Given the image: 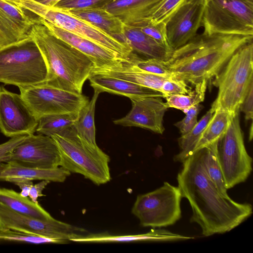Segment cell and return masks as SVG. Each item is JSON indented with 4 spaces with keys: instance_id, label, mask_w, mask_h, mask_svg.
<instances>
[{
    "instance_id": "obj_24",
    "label": "cell",
    "mask_w": 253,
    "mask_h": 253,
    "mask_svg": "<svg viewBox=\"0 0 253 253\" xmlns=\"http://www.w3.org/2000/svg\"><path fill=\"white\" fill-rule=\"evenodd\" d=\"M66 11L119 40L123 35L124 24L105 8L75 9Z\"/></svg>"
},
{
    "instance_id": "obj_14",
    "label": "cell",
    "mask_w": 253,
    "mask_h": 253,
    "mask_svg": "<svg viewBox=\"0 0 253 253\" xmlns=\"http://www.w3.org/2000/svg\"><path fill=\"white\" fill-rule=\"evenodd\" d=\"M39 123L20 94L0 87V130L6 136L34 134Z\"/></svg>"
},
{
    "instance_id": "obj_40",
    "label": "cell",
    "mask_w": 253,
    "mask_h": 253,
    "mask_svg": "<svg viewBox=\"0 0 253 253\" xmlns=\"http://www.w3.org/2000/svg\"><path fill=\"white\" fill-rule=\"evenodd\" d=\"M239 111L244 113L246 121L253 120V84L250 86L247 94L240 106Z\"/></svg>"
},
{
    "instance_id": "obj_32",
    "label": "cell",
    "mask_w": 253,
    "mask_h": 253,
    "mask_svg": "<svg viewBox=\"0 0 253 253\" xmlns=\"http://www.w3.org/2000/svg\"><path fill=\"white\" fill-rule=\"evenodd\" d=\"M0 240L11 241L32 244H67L69 242L26 233L21 231L0 227Z\"/></svg>"
},
{
    "instance_id": "obj_31",
    "label": "cell",
    "mask_w": 253,
    "mask_h": 253,
    "mask_svg": "<svg viewBox=\"0 0 253 253\" xmlns=\"http://www.w3.org/2000/svg\"><path fill=\"white\" fill-rule=\"evenodd\" d=\"M217 142L204 148V163L209 178L218 191L223 196H229L224 183L222 173L219 166L216 149Z\"/></svg>"
},
{
    "instance_id": "obj_33",
    "label": "cell",
    "mask_w": 253,
    "mask_h": 253,
    "mask_svg": "<svg viewBox=\"0 0 253 253\" xmlns=\"http://www.w3.org/2000/svg\"><path fill=\"white\" fill-rule=\"evenodd\" d=\"M129 58L132 63L143 71L167 79L173 77L172 73L165 66L163 61L154 58L143 59L137 56L133 52Z\"/></svg>"
},
{
    "instance_id": "obj_44",
    "label": "cell",
    "mask_w": 253,
    "mask_h": 253,
    "mask_svg": "<svg viewBox=\"0 0 253 253\" xmlns=\"http://www.w3.org/2000/svg\"><path fill=\"white\" fill-rule=\"evenodd\" d=\"M204 2L205 3V4L208 2H209V1L211 0H203Z\"/></svg>"
},
{
    "instance_id": "obj_3",
    "label": "cell",
    "mask_w": 253,
    "mask_h": 253,
    "mask_svg": "<svg viewBox=\"0 0 253 253\" xmlns=\"http://www.w3.org/2000/svg\"><path fill=\"white\" fill-rule=\"evenodd\" d=\"M30 35L47 64L48 74L44 83L55 87L82 93L83 86L94 68L85 54L55 36L43 24L37 22Z\"/></svg>"
},
{
    "instance_id": "obj_9",
    "label": "cell",
    "mask_w": 253,
    "mask_h": 253,
    "mask_svg": "<svg viewBox=\"0 0 253 253\" xmlns=\"http://www.w3.org/2000/svg\"><path fill=\"white\" fill-rule=\"evenodd\" d=\"M216 154L227 189L246 180L252 171L253 160L245 146L239 112L217 142Z\"/></svg>"
},
{
    "instance_id": "obj_22",
    "label": "cell",
    "mask_w": 253,
    "mask_h": 253,
    "mask_svg": "<svg viewBox=\"0 0 253 253\" xmlns=\"http://www.w3.org/2000/svg\"><path fill=\"white\" fill-rule=\"evenodd\" d=\"M194 237L182 235L165 229H152L141 234L110 235L105 234H86L72 239L71 241L81 243H111L141 241H171L194 239Z\"/></svg>"
},
{
    "instance_id": "obj_15",
    "label": "cell",
    "mask_w": 253,
    "mask_h": 253,
    "mask_svg": "<svg viewBox=\"0 0 253 253\" xmlns=\"http://www.w3.org/2000/svg\"><path fill=\"white\" fill-rule=\"evenodd\" d=\"M205 6L203 0H186L167 20L166 33L172 49L181 47L197 35Z\"/></svg>"
},
{
    "instance_id": "obj_19",
    "label": "cell",
    "mask_w": 253,
    "mask_h": 253,
    "mask_svg": "<svg viewBox=\"0 0 253 253\" xmlns=\"http://www.w3.org/2000/svg\"><path fill=\"white\" fill-rule=\"evenodd\" d=\"M164 0H114L105 9L125 25L141 28L151 17Z\"/></svg>"
},
{
    "instance_id": "obj_25",
    "label": "cell",
    "mask_w": 253,
    "mask_h": 253,
    "mask_svg": "<svg viewBox=\"0 0 253 253\" xmlns=\"http://www.w3.org/2000/svg\"><path fill=\"white\" fill-rule=\"evenodd\" d=\"M0 203L12 211L42 220H49L52 217L38 203L12 189L0 188Z\"/></svg>"
},
{
    "instance_id": "obj_7",
    "label": "cell",
    "mask_w": 253,
    "mask_h": 253,
    "mask_svg": "<svg viewBox=\"0 0 253 253\" xmlns=\"http://www.w3.org/2000/svg\"><path fill=\"white\" fill-rule=\"evenodd\" d=\"M202 26L208 35L253 36V0H211L205 6Z\"/></svg>"
},
{
    "instance_id": "obj_1",
    "label": "cell",
    "mask_w": 253,
    "mask_h": 253,
    "mask_svg": "<svg viewBox=\"0 0 253 253\" xmlns=\"http://www.w3.org/2000/svg\"><path fill=\"white\" fill-rule=\"evenodd\" d=\"M182 164L177 176L178 187L191 206V222L200 226L203 236L228 232L251 215L250 204L237 202L216 189L206 170L204 148L193 153Z\"/></svg>"
},
{
    "instance_id": "obj_17",
    "label": "cell",
    "mask_w": 253,
    "mask_h": 253,
    "mask_svg": "<svg viewBox=\"0 0 253 253\" xmlns=\"http://www.w3.org/2000/svg\"><path fill=\"white\" fill-rule=\"evenodd\" d=\"M36 22L26 10L0 0V48L28 37Z\"/></svg>"
},
{
    "instance_id": "obj_13",
    "label": "cell",
    "mask_w": 253,
    "mask_h": 253,
    "mask_svg": "<svg viewBox=\"0 0 253 253\" xmlns=\"http://www.w3.org/2000/svg\"><path fill=\"white\" fill-rule=\"evenodd\" d=\"M3 163L22 167L50 169L60 166L58 148L52 137L43 134L27 135Z\"/></svg>"
},
{
    "instance_id": "obj_34",
    "label": "cell",
    "mask_w": 253,
    "mask_h": 253,
    "mask_svg": "<svg viewBox=\"0 0 253 253\" xmlns=\"http://www.w3.org/2000/svg\"><path fill=\"white\" fill-rule=\"evenodd\" d=\"M114 0H61L54 7L63 11L83 8H105Z\"/></svg>"
},
{
    "instance_id": "obj_38",
    "label": "cell",
    "mask_w": 253,
    "mask_h": 253,
    "mask_svg": "<svg viewBox=\"0 0 253 253\" xmlns=\"http://www.w3.org/2000/svg\"><path fill=\"white\" fill-rule=\"evenodd\" d=\"M139 29L145 34L171 49L168 42L165 23H153L150 21Z\"/></svg>"
},
{
    "instance_id": "obj_29",
    "label": "cell",
    "mask_w": 253,
    "mask_h": 253,
    "mask_svg": "<svg viewBox=\"0 0 253 253\" xmlns=\"http://www.w3.org/2000/svg\"><path fill=\"white\" fill-rule=\"evenodd\" d=\"M100 92L94 90L91 99L80 111L77 120L73 127L78 134L84 139L92 144L95 141L94 113L95 104Z\"/></svg>"
},
{
    "instance_id": "obj_43",
    "label": "cell",
    "mask_w": 253,
    "mask_h": 253,
    "mask_svg": "<svg viewBox=\"0 0 253 253\" xmlns=\"http://www.w3.org/2000/svg\"><path fill=\"white\" fill-rule=\"evenodd\" d=\"M37 2L47 7H54L61 0H34Z\"/></svg>"
},
{
    "instance_id": "obj_8",
    "label": "cell",
    "mask_w": 253,
    "mask_h": 253,
    "mask_svg": "<svg viewBox=\"0 0 253 253\" xmlns=\"http://www.w3.org/2000/svg\"><path fill=\"white\" fill-rule=\"evenodd\" d=\"M182 198L178 186L164 182L160 188L138 195L131 212L143 227L155 228L172 225L181 217Z\"/></svg>"
},
{
    "instance_id": "obj_36",
    "label": "cell",
    "mask_w": 253,
    "mask_h": 253,
    "mask_svg": "<svg viewBox=\"0 0 253 253\" xmlns=\"http://www.w3.org/2000/svg\"><path fill=\"white\" fill-rule=\"evenodd\" d=\"M191 90L184 81L172 77L163 83L161 92L164 98L171 95L186 94Z\"/></svg>"
},
{
    "instance_id": "obj_41",
    "label": "cell",
    "mask_w": 253,
    "mask_h": 253,
    "mask_svg": "<svg viewBox=\"0 0 253 253\" xmlns=\"http://www.w3.org/2000/svg\"><path fill=\"white\" fill-rule=\"evenodd\" d=\"M8 182H12L18 186L21 190L20 194L25 197L29 196L31 188L34 185L32 180L26 178H12Z\"/></svg>"
},
{
    "instance_id": "obj_10",
    "label": "cell",
    "mask_w": 253,
    "mask_h": 253,
    "mask_svg": "<svg viewBox=\"0 0 253 253\" xmlns=\"http://www.w3.org/2000/svg\"><path fill=\"white\" fill-rule=\"evenodd\" d=\"M33 13L63 30L95 42L123 59H128L132 52L126 43L66 11L38 2Z\"/></svg>"
},
{
    "instance_id": "obj_27",
    "label": "cell",
    "mask_w": 253,
    "mask_h": 253,
    "mask_svg": "<svg viewBox=\"0 0 253 253\" xmlns=\"http://www.w3.org/2000/svg\"><path fill=\"white\" fill-rule=\"evenodd\" d=\"M214 111V107L211 105V109L198 122L195 126L190 131L181 135L179 138L178 144L180 151L174 157V161L182 163L194 153L201 135Z\"/></svg>"
},
{
    "instance_id": "obj_23",
    "label": "cell",
    "mask_w": 253,
    "mask_h": 253,
    "mask_svg": "<svg viewBox=\"0 0 253 253\" xmlns=\"http://www.w3.org/2000/svg\"><path fill=\"white\" fill-rule=\"evenodd\" d=\"M70 174L69 171L61 167L50 169H38L9 163H0V181L8 182L11 179L20 178L63 182Z\"/></svg>"
},
{
    "instance_id": "obj_30",
    "label": "cell",
    "mask_w": 253,
    "mask_h": 253,
    "mask_svg": "<svg viewBox=\"0 0 253 253\" xmlns=\"http://www.w3.org/2000/svg\"><path fill=\"white\" fill-rule=\"evenodd\" d=\"M208 81L204 80L194 85V89L186 94L171 95L165 98L168 108L183 112L190 107L202 102L205 97Z\"/></svg>"
},
{
    "instance_id": "obj_39",
    "label": "cell",
    "mask_w": 253,
    "mask_h": 253,
    "mask_svg": "<svg viewBox=\"0 0 253 253\" xmlns=\"http://www.w3.org/2000/svg\"><path fill=\"white\" fill-rule=\"evenodd\" d=\"M27 135L11 137L7 141L0 144V163H3L5 158L10 155L13 150L25 138Z\"/></svg>"
},
{
    "instance_id": "obj_28",
    "label": "cell",
    "mask_w": 253,
    "mask_h": 253,
    "mask_svg": "<svg viewBox=\"0 0 253 253\" xmlns=\"http://www.w3.org/2000/svg\"><path fill=\"white\" fill-rule=\"evenodd\" d=\"M79 113L55 114L42 116L39 119L36 131L38 134L49 137L60 134L74 126L78 118Z\"/></svg>"
},
{
    "instance_id": "obj_42",
    "label": "cell",
    "mask_w": 253,
    "mask_h": 253,
    "mask_svg": "<svg viewBox=\"0 0 253 253\" xmlns=\"http://www.w3.org/2000/svg\"><path fill=\"white\" fill-rule=\"evenodd\" d=\"M50 182V181L48 180H42L40 182L33 185L29 195L30 199L34 203H38V198L44 196L42 192Z\"/></svg>"
},
{
    "instance_id": "obj_18",
    "label": "cell",
    "mask_w": 253,
    "mask_h": 253,
    "mask_svg": "<svg viewBox=\"0 0 253 253\" xmlns=\"http://www.w3.org/2000/svg\"><path fill=\"white\" fill-rule=\"evenodd\" d=\"M37 19L55 36L86 55L93 63L95 68L111 67L124 60L87 39L63 30L40 17L38 16Z\"/></svg>"
},
{
    "instance_id": "obj_2",
    "label": "cell",
    "mask_w": 253,
    "mask_h": 253,
    "mask_svg": "<svg viewBox=\"0 0 253 253\" xmlns=\"http://www.w3.org/2000/svg\"><path fill=\"white\" fill-rule=\"evenodd\" d=\"M253 42V36L203 33L174 50L164 61L176 79L195 85L213 79L234 53Z\"/></svg>"
},
{
    "instance_id": "obj_5",
    "label": "cell",
    "mask_w": 253,
    "mask_h": 253,
    "mask_svg": "<svg viewBox=\"0 0 253 253\" xmlns=\"http://www.w3.org/2000/svg\"><path fill=\"white\" fill-rule=\"evenodd\" d=\"M48 70L38 45L30 35L0 48V82L19 87L45 83Z\"/></svg>"
},
{
    "instance_id": "obj_20",
    "label": "cell",
    "mask_w": 253,
    "mask_h": 253,
    "mask_svg": "<svg viewBox=\"0 0 253 253\" xmlns=\"http://www.w3.org/2000/svg\"><path fill=\"white\" fill-rule=\"evenodd\" d=\"M88 79L94 90L121 95L130 99L163 97L162 93L133 82L114 77L91 74Z\"/></svg>"
},
{
    "instance_id": "obj_11",
    "label": "cell",
    "mask_w": 253,
    "mask_h": 253,
    "mask_svg": "<svg viewBox=\"0 0 253 253\" xmlns=\"http://www.w3.org/2000/svg\"><path fill=\"white\" fill-rule=\"evenodd\" d=\"M20 94L38 119L55 114L78 113L89 101L82 93L42 83L19 87Z\"/></svg>"
},
{
    "instance_id": "obj_16",
    "label": "cell",
    "mask_w": 253,
    "mask_h": 253,
    "mask_svg": "<svg viewBox=\"0 0 253 253\" xmlns=\"http://www.w3.org/2000/svg\"><path fill=\"white\" fill-rule=\"evenodd\" d=\"M132 108L122 118L113 121L115 125L137 126L163 134V118L168 107L160 97L130 99Z\"/></svg>"
},
{
    "instance_id": "obj_35",
    "label": "cell",
    "mask_w": 253,
    "mask_h": 253,
    "mask_svg": "<svg viewBox=\"0 0 253 253\" xmlns=\"http://www.w3.org/2000/svg\"><path fill=\"white\" fill-rule=\"evenodd\" d=\"M185 0H164L153 14L151 22L153 23H165L172 14Z\"/></svg>"
},
{
    "instance_id": "obj_6",
    "label": "cell",
    "mask_w": 253,
    "mask_h": 253,
    "mask_svg": "<svg viewBox=\"0 0 253 253\" xmlns=\"http://www.w3.org/2000/svg\"><path fill=\"white\" fill-rule=\"evenodd\" d=\"M213 79L218 90L211 105L234 116L253 84V42L239 48Z\"/></svg>"
},
{
    "instance_id": "obj_21",
    "label": "cell",
    "mask_w": 253,
    "mask_h": 253,
    "mask_svg": "<svg viewBox=\"0 0 253 253\" xmlns=\"http://www.w3.org/2000/svg\"><path fill=\"white\" fill-rule=\"evenodd\" d=\"M120 40L126 43L132 51L141 54L147 58L166 61L174 51L145 34L139 28L125 24Z\"/></svg>"
},
{
    "instance_id": "obj_37",
    "label": "cell",
    "mask_w": 253,
    "mask_h": 253,
    "mask_svg": "<svg viewBox=\"0 0 253 253\" xmlns=\"http://www.w3.org/2000/svg\"><path fill=\"white\" fill-rule=\"evenodd\" d=\"M203 106L200 104L192 106L183 112L185 117L174 124L179 129L181 135L190 131L198 123L197 116Z\"/></svg>"
},
{
    "instance_id": "obj_26",
    "label": "cell",
    "mask_w": 253,
    "mask_h": 253,
    "mask_svg": "<svg viewBox=\"0 0 253 253\" xmlns=\"http://www.w3.org/2000/svg\"><path fill=\"white\" fill-rule=\"evenodd\" d=\"M233 117L220 108H216L201 135L194 153L218 142L226 132Z\"/></svg>"
},
{
    "instance_id": "obj_12",
    "label": "cell",
    "mask_w": 253,
    "mask_h": 253,
    "mask_svg": "<svg viewBox=\"0 0 253 253\" xmlns=\"http://www.w3.org/2000/svg\"><path fill=\"white\" fill-rule=\"evenodd\" d=\"M0 227L68 242L87 234L85 229L54 218L44 220L22 214L12 211L1 203Z\"/></svg>"
},
{
    "instance_id": "obj_4",
    "label": "cell",
    "mask_w": 253,
    "mask_h": 253,
    "mask_svg": "<svg viewBox=\"0 0 253 253\" xmlns=\"http://www.w3.org/2000/svg\"><path fill=\"white\" fill-rule=\"evenodd\" d=\"M51 137L58 148L60 167L71 173L80 174L98 185L110 181L109 156L97 144L82 138L73 126Z\"/></svg>"
}]
</instances>
